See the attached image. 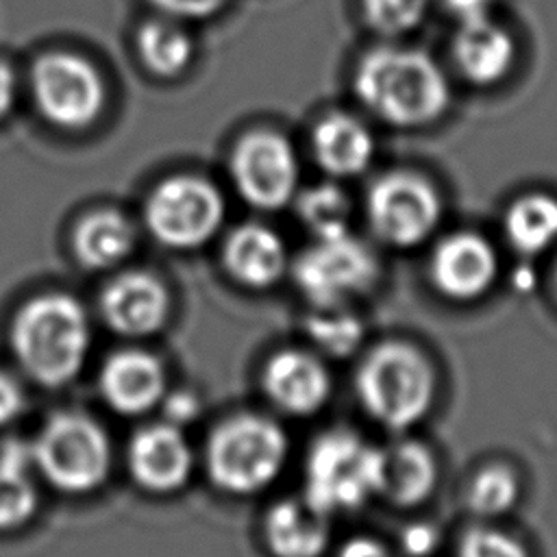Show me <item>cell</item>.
<instances>
[{
  "label": "cell",
  "instance_id": "cell-1",
  "mask_svg": "<svg viewBox=\"0 0 557 557\" xmlns=\"http://www.w3.org/2000/svg\"><path fill=\"white\" fill-rule=\"evenodd\" d=\"M357 100L383 124L422 128L450 107V83L444 67L424 50L376 46L361 54L352 72Z\"/></svg>",
  "mask_w": 557,
  "mask_h": 557
},
{
  "label": "cell",
  "instance_id": "cell-2",
  "mask_svg": "<svg viewBox=\"0 0 557 557\" xmlns=\"http://www.w3.org/2000/svg\"><path fill=\"white\" fill-rule=\"evenodd\" d=\"M9 346L20 370L37 385L59 389L85 368L91 320L67 292H39L24 300L9 324Z\"/></svg>",
  "mask_w": 557,
  "mask_h": 557
},
{
  "label": "cell",
  "instance_id": "cell-3",
  "mask_svg": "<svg viewBox=\"0 0 557 557\" xmlns=\"http://www.w3.org/2000/svg\"><path fill=\"white\" fill-rule=\"evenodd\" d=\"M289 440L265 413L242 411L218 422L202 450L211 485L228 496H252L268 490L285 470Z\"/></svg>",
  "mask_w": 557,
  "mask_h": 557
},
{
  "label": "cell",
  "instance_id": "cell-4",
  "mask_svg": "<svg viewBox=\"0 0 557 557\" xmlns=\"http://www.w3.org/2000/svg\"><path fill=\"white\" fill-rule=\"evenodd\" d=\"M355 389L374 422L400 433L418 424L433 407L435 370L413 344L383 342L357 368Z\"/></svg>",
  "mask_w": 557,
  "mask_h": 557
},
{
  "label": "cell",
  "instance_id": "cell-5",
  "mask_svg": "<svg viewBox=\"0 0 557 557\" xmlns=\"http://www.w3.org/2000/svg\"><path fill=\"white\" fill-rule=\"evenodd\" d=\"M30 455L37 474L70 496L100 490L113 470V444L107 429L76 409L52 413L39 426Z\"/></svg>",
  "mask_w": 557,
  "mask_h": 557
},
{
  "label": "cell",
  "instance_id": "cell-6",
  "mask_svg": "<svg viewBox=\"0 0 557 557\" xmlns=\"http://www.w3.org/2000/svg\"><path fill=\"white\" fill-rule=\"evenodd\" d=\"M381 448L357 431L329 429L309 446L305 457L302 496L326 516L361 509L379 490Z\"/></svg>",
  "mask_w": 557,
  "mask_h": 557
},
{
  "label": "cell",
  "instance_id": "cell-7",
  "mask_svg": "<svg viewBox=\"0 0 557 557\" xmlns=\"http://www.w3.org/2000/svg\"><path fill=\"white\" fill-rule=\"evenodd\" d=\"M224 222L222 194L191 174L170 176L146 198L144 224L157 244L194 250L209 244Z\"/></svg>",
  "mask_w": 557,
  "mask_h": 557
},
{
  "label": "cell",
  "instance_id": "cell-8",
  "mask_svg": "<svg viewBox=\"0 0 557 557\" xmlns=\"http://www.w3.org/2000/svg\"><path fill=\"white\" fill-rule=\"evenodd\" d=\"M289 272L313 307H344L374 287L381 265L366 242L346 233L315 239L289 263Z\"/></svg>",
  "mask_w": 557,
  "mask_h": 557
},
{
  "label": "cell",
  "instance_id": "cell-9",
  "mask_svg": "<svg viewBox=\"0 0 557 557\" xmlns=\"http://www.w3.org/2000/svg\"><path fill=\"white\" fill-rule=\"evenodd\" d=\"M444 211L437 187L420 172L389 170L366 194V218L387 246L413 248L440 224Z\"/></svg>",
  "mask_w": 557,
  "mask_h": 557
},
{
  "label": "cell",
  "instance_id": "cell-10",
  "mask_svg": "<svg viewBox=\"0 0 557 557\" xmlns=\"http://www.w3.org/2000/svg\"><path fill=\"white\" fill-rule=\"evenodd\" d=\"M231 176L248 205L263 211L283 209L298 187L296 152L278 133H250L235 146Z\"/></svg>",
  "mask_w": 557,
  "mask_h": 557
},
{
  "label": "cell",
  "instance_id": "cell-11",
  "mask_svg": "<svg viewBox=\"0 0 557 557\" xmlns=\"http://www.w3.org/2000/svg\"><path fill=\"white\" fill-rule=\"evenodd\" d=\"M33 91L41 113L65 128H81L96 120L102 107V81L81 57L50 52L33 70Z\"/></svg>",
  "mask_w": 557,
  "mask_h": 557
},
{
  "label": "cell",
  "instance_id": "cell-12",
  "mask_svg": "<svg viewBox=\"0 0 557 557\" xmlns=\"http://www.w3.org/2000/svg\"><path fill=\"white\" fill-rule=\"evenodd\" d=\"M98 311L111 333L141 339L163 331L172 313V294L159 274L124 270L102 287Z\"/></svg>",
  "mask_w": 557,
  "mask_h": 557
},
{
  "label": "cell",
  "instance_id": "cell-13",
  "mask_svg": "<svg viewBox=\"0 0 557 557\" xmlns=\"http://www.w3.org/2000/svg\"><path fill=\"white\" fill-rule=\"evenodd\" d=\"M126 468L139 490L165 496L189 483L196 455L181 426L159 420L133 433L126 446Z\"/></svg>",
  "mask_w": 557,
  "mask_h": 557
},
{
  "label": "cell",
  "instance_id": "cell-14",
  "mask_svg": "<svg viewBox=\"0 0 557 557\" xmlns=\"http://www.w3.org/2000/svg\"><path fill=\"white\" fill-rule=\"evenodd\" d=\"M261 389L276 411L309 418L329 403L333 381L318 355L302 348H283L263 363Z\"/></svg>",
  "mask_w": 557,
  "mask_h": 557
},
{
  "label": "cell",
  "instance_id": "cell-15",
  "mask_svg": "<svg viewBox=\"0 0 557 557\" xmlns=\"http://www.w3.org/2000/svg\"><path fill=\"white\" fill-rule=\"evenodd\" d=\"M98 392L111 411L124 418L144 416L168 394L165 363L146 348H120L102 361Z\"/></svg>",
  "mask_w": 557,
  "mask_h": 557
},
{
  "label": "cell",
  "instance_id": "cell-16",
  "mask_svg": "<svg viewBox=\"0 0 557 557\" xmlns=\"http://www.w3.org/2000/svg\"><path fill=\"white\" fill-rule=\"evenodd\" d=\"M429 276L442 296L457 302L476 300L494 285L498 257L483 235L457 231L433 248Z\"/></svg>",
  "mask_w": 557,
  "mask_h": 557
},
{
  "label": "cell",
  "instance_id": "cell-17",
  "mask_svg": "<svg viewBox=\"0 0 557 557\" xmlns=\"http://www.w3.org/2000/svg\"><path fill=\"white\" fill-rule=\"evenodd\" d=\"M518 57V46L509 28L492 20L490 13L459 20L450 39V59L463 81L474 87H492L505 81Z\"/></svg>",
  "mask_w": 557,
  "mask_h": 557
},
{
  "label": "cell",
  "instance_id": "cell-18",
  "mask_svg": "<svg viewBox=\"0 0 557 557\" xmlns=\"http://www.w3.org/2000/svg\"><path fill=\"white\" fill-rule=\"evenodd\" d=\"M289 263L283 237L261 222L239 224L222 244L224 272L252 292L274 287L287 274Z\"/></svg>",
  "mask_w": 557,
  "mask_h": 557
},
{
  "label": "cell",
  "instance_id": "cell-19",
  "mask_svg": "<svg viewBox=\"0 0 557 557\" xmlns=\"http://www.w3.org/2000/svg\"><path fill=\"white\" fill-rule=\"evenodd\" d=\"M331 540V516L305 496L274 503L263 518V542L272 557H322Z\"/></svg>",
  "mask_w": 557,
  "mask_h": 557
},
{
  "label": "cell",
  "instance_id": "cell-20",
  "mask_svg": "<svg viewBox=\"0 0 557 557\" xmlns=\"http://www.w3.org/2000/svg\"><path fill=\"white\" fill-rule=\"evenodd\" d=\"M311 148L318 165L335 178L363 174L376 154L372 131L350 113L324 115L311 135Z\"/></svg>",
  "mask_w": 557,
  "mask_h": 557
},
{
  "label": "cell",
  "instance_id": "cell-21",
  "mask_svg": "<svg viewBox=\"0 0 557 557\" xmlns=\"http://www.w3.org/2000/svg\"><path fill=\"white\" fill-rule=\"evenodd\" d=\"M435 483L437 461L422 442L398 440L381 448L376 496L396 507H416L433 494Z\"/></svg>",
  "mask_w": 557,
  "mask_h": 557
},
{
  "label": "cell",
  "instance_id": "cell-22",
  "mask_svg": "<svg viewBox=\"0 0 557 557\" xmlns=\"http://www.w3.org/2000/svg\"><path fill=\"white\" fill-rule=\"evenodd\" d=\"M137 246L133 222L115 209H96L83 215L72 231V252L78 265L91 272L113 270Z\"/></svg>",
  "mask_w": 557,
  "mask_h": 557
},
{
  "label": "cell",
  "instance_id": "cell-23",
  "mask_svg": "<svg viewBox=\"0 0 557 557\" xmlns=\"http://www.w3.org/2000/svg\"><path fill=\"white\" fill-rule=\"evenodd\" d=\"M39 505L41 494L30 444L11 440L0 446V533L26 527Z\"/></svg>",
  "mask_w": 557,
  "mask_h": 557
},
{
  "label": "cell",
  "instance_id": "cell-24",
  "mask_svg": "<svg viewBox=\"0 0 557 557\" xmlns=\"http://www.w3.org/2000/svg\"><path fill=\"white\" fill-rule=\"evenodd\" d=\"M505 235L513 250L535 257L557 242V198L546 191L518 196L503 218Z\"/></svg>",
  "mask_w": 557,
  "mask_h": 557
},
{
  "label": "cell",
  "instance_id": "cell-25",
  "mask_svg": "<svg viewBox=\"0 0 557 557\" xmlns=\"http://www.w3.org/2000/svg\"><path fill=\"white\" fill-rule=\"evenodd\" d=\"M296 213L313 239H331L350 233L352 202L335 183H320L296 198Z\"/></svg>",
  "mask_w": 557,
  "mask_h": 557
},
{
  "label": "cell",
  "instance_id": "cell-26",
  "mask_svg": "<svg viewBox=\"0 0 557 557\" xmlns=\"http://www.w3.org/2000/svg\"><path fill=\"white\" fill-rule=\"evenodd\" d=\"M137 46L146 65L161 76L181 72L191 57V41L187 33L165 20L144 24L137 37Z\"/></svg>",
  "mask_w": 557,
  "mask_h": 557
},
{
  "label": "cell",
  "instance_id": "cell-27",
  "mask_svg": "<svg viewBox=\"0 0 557 557\" xmlns=\"http://www.w3.org/2000/svg\"><path fill=\"white\" fill-rule=\"evenodd\" d=\"M305 333L322 352L348 357L363 339V324L344 307H313L305 320Z\"/></svg>",
  "mask_w": 557,
  "mask_h": 557
},
{
  "label": "cell",
  "instance_id": "cell-28",
  "mask_svg": "<svg viewBox=\"0 0 557 557\" xmlns=\"http://www.w3.org/2000/svg\"><path fill=\"white\" fill-rule=\"evenodd\" d=\"M520 496V483L516 472L505 463H492L481 468L466 492L468 509L481 518H494L507 513Z\"/></svg>",
  "mask_w": 557,
  "mask_h": 557
},
{
  "label": "cell",
  "instance_id": "cell-29",
  "mask_svg": "<svg viewBox=\"0 0 557 557\" xmlns=\"http://www.w3.org/2000/svg\"><path fill=\"white\" fill-rule=\"evenodd\" d=\"M431 0H361V15L379 37L394 39L416 30Z\"/></svg>",
  "mask_w": 557,
  "mask_h": 557
},
{
  "label": "cell",
  "instance_id": "cell-30",
  "mask_svg": "<svg viewBox=\"0 0 557 557\" xmlns=\"http://www.w3.org/2000/svg\"><path fill=\"white\" fill-rule=\"evenodd\" d=\"M457 557H529V553L516 537L503 531L472 527L461 535Z\"/></svg>",
  "mask_w": 557,
  "mask_h": 557
},
{
  "label": "cell",
  "instance_id": "cell-31",
  "mask_svg": "<svg viewBox=\"0 0 557 557\" xmlns=\"http://www.w3.org/2000/svg\"><path fill=\"white\" fill-rule=\"evenodd\" d=\"M159 409H161L165 422L185 429L187 424L198 420V416L202 411V403H200L198 394H194L189 389H172V392L168 389V394L159 403Z\"/></svg>",
  "mask_w": 557,
  "mask_h": 557
},
{
  "label": "cell",
  "instance_id": "cell-32",
  "mask_svg": "<svg viewBox=\"0 0 557 557\" xmlns=\"http://www.w3.org/2000/svg\"><path fill=\"white\" fill-rule=\"evenodd\" d=\"M26 409L24 385L0 368V429L13 424Z\"/></svg>",
  "mask_w": 557,
  "mask_h": 557
},
{
  "label": "cell",
  "instance_id": "cell-33",
  "mask_svg": "<svg viewBox=\"0 0 557 557\" xmlns=\"http://www.w3.org/2000/svg\"><path fill=\"white\" fill-rule=\"evenodd\" d=\"M400 544L409 557H426L437 548L440 533L429 522H413L403 531Z\"/></svg>",
  "mask_w": 557,
  "mask_h": 557
},
{
  "label": "cell",
  "instance_id": "cell-34",
  "mask_svg": "<svg viewBox=\"0 0 557 557\" xmlns=\"http://www.w3.org/2000/svg\"><path fill=\"white\" fill-rule=\"evenodd\" d=\"M161 11L176 17H207L215 13L224 0H152Z\"/></svg>",
  "mask_w": 557,
  "mask_h": 557
},
{
  "label": "cell",
  "instance_id": "cell-35",
  "mask_svg": "<svg viewBox=\"0 0 557 557\" xmlns=\"http://www.w3.org/2000/svg\"><path fill=\"white\" fill-rule=\"evenodd\" d=\"M337 557H392L387 546L370 535L350 537L337 553Z\"/></svg>",
  "mask_w": 557,
  "mask_h": 557
},
{
  "label": "cell",
  "instance_id": "cell-36",
  "mask_svg": "<svg viewBox=\"0 0 557 557\" xmlns=\"http://www.w3.org/2000/svg\"><path fill=\"white\" fill-rule=\"evenodd\" d=\"M442 4L457 20H468V17H476V15L487 13L492 0H442Z\"/></svg>",
  "mask_w": 557,
  "mask_h": 557
},
{
  "label": "cell",
  "instance_id": "cell-37",
  "mask_svg": "<svg viewBox=\"0 0 557 557\" xmlns=\"http://www.w3.org/2000/svg\"><path fill=\"white\" fill-rule=\"evenodd\" d=\"M13 74L11 70L0 63V117L9 111V107L13 104Z\"/></svg>",
  "mask_w": 557,
  "mask_h": 557
},
{
  "label": "cell",
  "instance_id": "cell-38",
  "mask_svg": "<svg viewBox=\"0 0 557 557\" xmlns=\"http://www.w3.org/2000/svg\"><path fill=\"white\" fill-rule=\"evenodd\" d=\"M555 296H557V268H555Z\"/></svg>",
  "mask_w": 557,
  "mask_h": 557
}]
</instances>
